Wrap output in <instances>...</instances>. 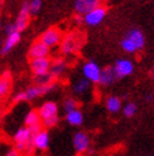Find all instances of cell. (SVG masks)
<instances>
[{
  "instance_id": "6da1fadb",
  "label": "cell",
  "mask_w": 154,
  "mask_h": 156,
  "mask_svg": "<svg viewBox=\"0 0 154 156\" xmlns=\"http://www.w3.org/2000/svg\"><path fill=\"white\" fill-rule=\"evenodd\" d=\"M57 89V84L55 81H52L49 84L45 85H33V87H29L24 90L19 91L18 94H15L13 98V102L15 104L22 103V102H32V100L41 98L45 94H49L53 90Z\"/></svg>"
},
{
  "instance_id": "7a4b0ae2",
  "label": "cell",
  "mask_w": 154,
  "mask_h": 156,
  "mask_svg": "<svg viewBox=\"0 0 154 156\" xmlns=\"http://www.w3.org/2000/svg\"><path fill=\"white\" fill-rule=\"evenodd\" d=\"M120 46L126 53H136L145 47V36L140 29L132 28L121 38Z\"/></svg>"
},
{
  "instance_id": "3957f363",
  "label": "cell",
  "mask_w": 154,
  "mask_h": 156,
  "mask_svg": "<svg viewBox=\"0 0 154 156\" xmlns=\"http://www.w3.org/2000/svg\"><path fill=\"white\" fill-rule=\"evenodd\" d=\"M38 114L42 122V126L45 128H52L58 124L59 122V115H58V105L56 102H44L39 108H38Z\"/></svg>"
},
{
  "instance_id": "277c9868",
  "label": "cell",
  "mask_w": 154,
  "mask_h": 156,
  "mask_svg": "<svg viewBox=\"0 0 154 156\" xmlns=\"http://www.w3.org/2000/svg\"><path fill=\"white\" fill-rule=\"evenodd\" d=\"M32 132L28 127H20L15 131L14 133V142H15V149L20 154L22 152H32L33 146H32Z\"/></svg>"
},
{
  "instance_id": "5b68a950",
  "label": "cell",
  "mask_w": 154,
  "mask_h": 156,
  "mask_svg": "<svg viewBox=\"0 0 154 156\" xmlns=\"http://www.w3.org/2000/svg\"><path fill=\"white\" fill-rule=\"evenodd\" d=\"M83 38L81 34L79 33H68L67 36L62 37V41L59 43L61 47V52H62L65 56H70V55H73L77 50L80 48V46L82 44Z\"/></svg>"
},
{
  "instance_id": "8992f818",
  "label": "cell",
  "mask_w": 154,
  "mask_h": 156,
  "mask_svg": "<svg viewBox=\"0 0 154 156\" xmlns=\"http://www.w3.org/2000/svg\"><path fill=\"white\" fill-rule=\"evenodd\" d=\"M101 67L95 60H89L82 65V77L86 79L90 84H99L100 76H101Z\"/></svg>"
},
{
  "instance_id": "52a82bcc",
  "label": "cell",
  "mask_w": 154,
  "mask_h": 156,
  "mask_svg": "<svg viewBox=\"0 0 154 156\" xmlns=\"http://www.w3.org/2000/svg\"><path fill=\"white\" fill-rule=\"evenodd\" d=\"M112 69H114L115 75H116L118 79H125V77L130 76L134 73L135 66H134V62L130 58L122 57V58H118L115 61Z\"/></svg>"
},
{
  "instance_id": "ba28073f",
  "label": "cell",
  "mask_w": 154,
  "mask_h": 156,
  "mask_svg": "<svg viewBox=\"0 0 154 156\" xmlns=\"http://www.w3.org/2000/svg\"><path fill=\"white\" fill-rule=\"evenodd\" d=\"M72 146L77 154H86L91 152L92 150L90 149L91 142H90V137L85 131H77L72 137Z\"/></svg>"
},
{
  "instance_id": "9c48e42d",
  "label": "cell",
  "mask_w": 154,
  "mask_h": 156,
  "mask_svg": "<svg viewBox=\"0 0 154 156\" xmlns=\"http://www.w3.org/2000/svg\"><path fill=\"white\" fill-rule=\"evenodd\" d=\"M62 32L56 28V27H51L48 29H45L44 32L42 33L39 41L42 43H44L45 46H47L48 48H53V47H57V46H59L61 41H62Z\"/></svg>"
},
{
  "instance_id": "30bf717a",
  "label": "cell",
  "mask_w": 154,
  "mask_h": 156,
  "mask_svg": "<svg viewBox=\"0 0 154 156\" xmlns=\"http://www.w3.org/2000/svg\"><path fill=\"white\" fill-rule=\"evenodd\" d=\"M106 14H107L106 8L102 5H99L97 8L83 15V23L89 27H96L101 24V22L106 18Z\"/></svg>"
},
{
  "instance_id": "8fae6325",
  "label": "cell",
  "mask_w": 154,
  "mask_h": 156,
  "mask_svg": "<svg viewBox=\"0 0 154 156\" xmlns=\"http://www.w3.org/2000/svg\"><path fill=\"white\" fill-rule=\"evenodd\" d=\"M51 60L48 57L43 58H33L30 60V70L34 74L35 77H42L49 74Z\"/></svg>"
},
{
  "instance_id": "7c38bea8",
  "label": "cell",
  "mask_w": 154,
  "mask_h": 156,
  "mask_svg": "<svg viewBox=\"0 0 154 156\" xmlns=\"http://www.w3.org/2000/svg\"><path fill=\"white\" fill-rule=\"evenodd\" d=\"M30 17H32V15L29 14L28 2H24V3L22 4V6H20L17 18H15V20L13 22L18 32L22 33L24 29H27V27L29 26V22H30Z\"/></svg>"
},
{
  "instance_id": "4fadbf2b",
  "label": "cell",
  "mask_w": 154,
  "mask_h": 156,
  "mask_svg": "<svg viewBox=\"0 0 154 156\" xmlns=\"http://www.w3.org/2000/svg\"><path fill=\"white\" fill-rule=\"evenodd\" d=\"M51 142V137L49 133L45 129H41L38 131L35 135H33L32 137V146L33 150H38V151H45L48 149Z\"/></svg>"
},
{
  "instance_id": "5bb4252c",
  "label": "cell",
  "mask_w": 154,
  "mask_h": 156,
  "mask_svg": "<svg viewBox=\"0 0 154 156\" xmlns=\"http://www.w3.org/2000/svg\"><path fill=\"white\" fill-rule=\"evenodd\" d=\"M20 40H22V33L18 32V30H15V32L5 36V38L3 40L2 47H0V53H2V55L9 53L15 47V46L20 42Z\"/></svg>"
},
{
  "instance_id": "9a60e30c",
  "label": "cell",
  "mask_w": 154,
  "mask_h": 156,
  "mask_svg": "<svg viewBox=\"0 0 154 156\" xmlns=\"http://www.w3.org/2000/svg\"><path fill=\"white\" fill-rule=\"evenodd\" d=\"M100 3H101V0H75L73 8H75L76 14L83 17L86 13L97 8L100 5Z\"/></svg>"
},
{
  "instance_id": "2e32d148",
  "label": "cell",
  "mask_w": 154,
  "mask_h": 156,
  "mask_svg": "<svg viewBox=\"0 0 154 156\" xmlns=\"http://www.w3.org/2000/svg\"><path fill=\"white\" fill-rule=\"evenodd\" d=\"M51 48H48L44 43H42L39 40L32 43V46L29 47L28 51V56L30 60L33 58H43V57H48Z\"/></svg>"
},
{
  "instance_id": "e0dca14e",
  "label": "cell",
  "mask_w": 154,
  "mask_h": 156,
  "mask_svg": "<svg viewBox=\"0 0 154 156\" xmlns=\"http://www.w3.org/2000/svg\"><path fill=\"white\" fill-rule=\"evenodd\" d=\"M67 70V62L63 58H56L51 61V67H49V75L52 79H58V77L63 76Z\"/></svg>"
},
{
  "instance_id": "ac0fdd59",
  "label": "cell",
  "mask_w": 154,
  "mask_h": 156,
  "mask_svg": "<svg viewBox=\"0 0 154 156\" xmlns=\"http://www.w3.org/2000/svg\"><path fill=\"white\" fill-rule=\"evenodd\" d=\"M118 80L116 75H115V71L112 66H106L105 69L101 70V76H100L99 84L101 85L102 88H109L111 85L115 84V81Z\"/></svg>"
},
{
  "instance_id": "d6986e66",
  "label": "cell",
  "mask_w": 154,
  "mask_h": 156,
  "mask_svg": "<svg viewBox=\"0 0 154 156\" xmlns=\"http://www.w3.org/2000/svg\"><path fill=\"white\" fill-rule=\"evenodd\" d=\"M105 107L110 113L116 114L121 111V108H122V100L118 95H110V97L106 98Z\"/></svg>"
},
{
  "instance_id": "ffe728a7",
  "label": "cell",
  "mask_w": 154,
  "mask_h": 156,
  "mask_svg": "<svg viewBox=\"0 0 154 156\" xmlns=\"http://www.w3.org/2000/svg\"><path fill=\"white\" fill-rule=\"evenodd\" d=\"M83 119H85L83 113L80 111V109H75V111H71V112L66 113V122L72 127L82 126Z\"/></svg>"
},
{
  "instance_id": "44dd1931",
  "label": "cell",
  "mask_w": 154,
  "mask_h": 156,
  "mask_svg": "<svg viewBox=\"0 0 154 156\" xmlns=\"http://www.w3.org/2000/svg\"><path fill=\"white\" fill-rule=\"evenodd\" d=\"M12 89V75L10 71H4L0 76V97H6Z\"/></svg>"
},
{
  "instance_id": "7402d4cb",
  "label": "cell",
  "mask_w": 154,
  "mask_h": 156,
  "mask_svg": "<svg viewBox=\"0 0 154 156\" xmlns=\"http://www.w3.org/2000/svg\"><path fill=\"white\" fill-rule=\"evenodd\" d=\"M24 124L25 127H39L42 126V122L39 118V114L37 111H29L24 117Z\"/></svg>"
},
{
  "instance_id": "603a6c76",
  "label": "cell",
  "mask_w": 154,
  "mask_h": 156,
  "mask_svg": "<svg viewBox=\"0 0 154 156\" xmlns=\"http://www.w3.org/2000/svg\"><path fill=\"white\" fill-rule=\"evenodd\" d=\"M90 87H91V84L86 79L81 77V79L75 81V84H73V93L76 95H83V94H86V93L90 90Z\"/></svg>"
},
{
  "instance_id": "cb8c5ba5",
  "label": "cell",
  "mask_w": 154,
  "mask_h": 156,
  "mask_svg": "<svg viewBox=\"0 0 154 156\" xmlns=\"http://www.w3.org/2000/svg\"><path fill=\"white\" fill-rule=\"evenodd\" d=\"M121 111H122V114H124L126 118H132V117H134V115L136 114V112H138V107H136L135 103L129 102V103H126L125 105H122Z\"/></svg>"
},
{
  "instance_id": "d4e9b609",
  "label": "cell",
  "mask_w": 154,
  "mask_h": 156,
  "mask_svg": "<svg viewBox=\"0 0 154 156\" xmlns=\"http://www.w3.org/2000/svg\"><path fill=\"white\" fill-rule=\"evenodd\" d=\"M28 8L30 15H37L43 8V0H30L28 2Z\"/></svg>"
},
{
  "instance_id": "484cf974",
  "label": "cell",
  "mask_w": 154,
  "mask_h": 156,
  "mask_svg": "<svg viewBox=\"0 0 154 156\" xmlns=\"http://www.w3.org/2000/svg\"><path fill=\"white\" fill-rule=\"evenodd\" d=\"M63 109H65V112L68 113V112H71V111H75V109H79V102L75 99V98H67L65 99V102H63Z\"/></svg>"
},
{
  "instance_id": "4316f807",
  "label": "cell",
  "mask_w": 154,
  "mask_h": 156,
  "mask_svg": "<svg viewBox=\"0 0 154 156\" xmlns=\"http://www.w3.org/2000/svg\"><path fill=\"white\" fill-rule=\"evenodd\" d=\"M3 30H4L5 36H8V34H10V33L15 32V30H17V28H15L14 23H8V24H6L5 27H3Z\"/></svg>"
},
{
  "instance_id": "83f0119b",
  "label": "cell",
  "mask_w": 154,
  "mask_h": 156,
  "mask_svg": "<svg viewBox=\"0 0 154 156\" xmlns=\"http://www.w3.org/2000/svg\"><path fill=\"white\" fill-rule=\"evenodd\" d=\"M5 156H22V154L14 147V149H9V150H8L6 154H5Z\"/></svg>"
},
{
  "instance_id": "f1b7e54d",
  "label": "cell",
  "mask_w": 154,
  "mask_h": 156,
  "mask_svg": "<svg viewBox=\"0 0 154 156\" xmlns=\"http://www.w3.org/2000/svg\"><path fill=\"white\" fill-rule=\"evenodd\" d=\"M75 20L77 24H81V23H83V17L82 15H79V14H76V17H75Z\"/></svg>"
},
{
  "instance_id": "f546056e",
  "label": "cell",
  "mask_w": 154,
  "mask_h": 156,
  "mask_svg": "<svg viewBox=\"0 0 154 156\" xmlns=\"http://www.w3.org/2000/svg\"><path fill=\"white\" fill-rule=\"evenodd\" d=\"M152 99H153V98H152L150 94H148L147 97H145V100H147V102H152Z\"/></svg>"
},
{
  "instance_id": "4dcf8cb0",
  "label": "cell",
  "mask_w": 154,
  "mask_h": 156,
  "mask_svg": "<svg viewBox=\"0 0 154 156\" xmlns=\"http://www.w3.org/2000/svg\"><path fill=\"white\" fill-rule=\"evenodd\" d=\"M150 76H152V77H154V67L152 69V71H150Z\"/></svg>"
},
{
  "instance_id": "1f68e13d",
  "label": "cell",
  "mask_w": 154,
  "mask_h": 156,
  "mask_svg": "<svg viewBox=\"0 0 154 156\" xmlns=\"http://www.w3.org/2000/svg\"><path fill=\"white\" fill-rule=\"evenodd\" d=\"M3 29V22H2V18H0V30Z\"/></svg>"
},
{
  "instance_id": "d6a6232c",
  "label": "cell",
  "mask_w": 154,
  "mask_h": 156,
  "mask_svg": "<svg viewBox=\"0 0 154 156\" xmlns=\"http://www.w3.org/2000/svg\"><path fill=\"white\" fill-rule=\"evenodd\" d=\"M3 4H4V0H0V9L3 8Z\"/></svg>"
},
{
  "instance_id": "836d02e7",
  "label": "cell",
  "mask_w": 154,
  "mask_h": 156,
  "mask_svg": "<svg viewBox=\"0 0 154 156\" xmlns=\"http://www.w3.org/2000/svg\"><path fill=\"white\" fill-rule=\"evenodd\" d=\"M2 44H3V40H2V38H0V47H2Z\"/></svg>"
},
{
  "instance_id": "e575fe53",
  "label": "cell",
  "mask_w": 154,
  "mask_h": 156,
  "mask_svg": "<svg viewBox=\"0 0 154 156\" xmlns=\"http://www.w3.org/2000/svg\"><path fill=\"white\" fill-rule=\"evenodd\" d=\"M0 102H2V97H0Z\"/></svg>"
},
{
  "instance_id": "d590c367",
  "label": "cell",
  "mask_w": 154,
  "mask_h": 156,
  "mask_svg": "<svg viewBox=\"0 0 154 156\" xmlns=\"http://www.w3.org/2000/svg\"><path fill=\"white\" fill-rule=\"evenodd\" d=\"M148 156H152V155H148Z\"/></svg>"
},
{
  "instance_id": "8d00e7d4",
  "label": "cell",
  "mask_w": 154,
  "mask_h": 156,
  "mask_svg": "<svg viewBox=\"0 0 154 156\" xmlns=\"http://www.w3.org/2000/svg\"><path fill=\"white\" fill-rule=\"evenodd\" d=\"M105 2H107V0H105Z\"/></svg>"
}]
</instances>
